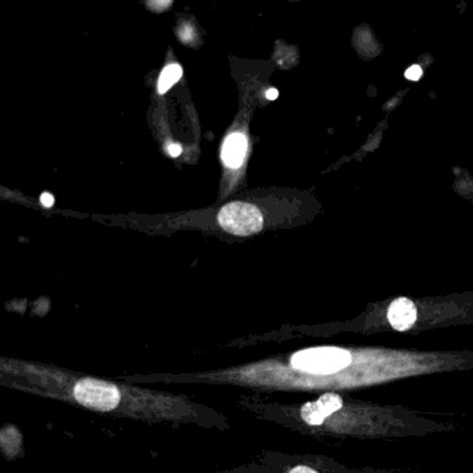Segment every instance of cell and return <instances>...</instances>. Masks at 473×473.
<instances>
[{"mask_svg": "<svg viewBox=\"0 0 473 473\" xmlns=\"http://www.w3.org/2000/svg\"><path fill=\"white\" fill-rule=\"evenodd\" d=\"M181 152H182V149H181V146L176 144V143H171V144L168 146V153H169L171 157H178V156L181 154Z\"/></svg>", "mask_w": 473, "mask_h": 473, "instance_id": "9c48e42d", "label": "cell"}, {"mask_svg": "<svg viewBox=\"0 0 473 473\" xmlns=\"http://www.w3.org/2000/svg\"><path fill=\"white\" fill-rule=\"evenodd\" d=\"M343 407V400L334 393H326L315 403H307L302 408V417L308 425H321L325 418L331 417Z\"/></svg>", "mask_w": 473, "mask_h": 473, "instance_id": "277c9868", "label": "cell"}, {"mask_svg": "<svg viewBox=\"0 0 473 473\" xmlns=\"http://www.w3.org/2000/svg\"><path fill=\"white\" fill-rule=\"evenodd\" d=\"M182 77V67L179 64H171L166 67L160 75L159 92L166 93L171 86L176 84Z\"/></svg>", "mask_w": 473, "mask_h": 473, "instance_id": "52a82bcc", "label": "cell"}, {"mask_svg": "<svg viewBox=\"0 0 473 473\" xmlns=\"http://www.w3.org/2000/svg\"><path fill=\"white\" fill-rule=\"evenodd\" d=\"M74 395L81 405L96 411H112L121 400L115 385L92 378L81 379L74 388Z\"/></svg>", "mask_w": 473, "mask_h": 473, "instance_id": "3957f363", "label": "cell"}, {"mask_svg": "<svg viewBox=\"0 0 473 473\" xmlns=\"http://www.w3.org/2000/svg\"><path fill=\"white\" fill-rule=\"evenodd\" d=\"M218 223L228 233L236 236H250L262 228L261 211L249 203H229L218 214Z\"/></svg>", "mask_w": 473, "mask_h": 473, "instance_id": "7a4b0ae2", "label": "cell"}, {"mask_svg": "<svg viewBox=\"0 0 473 473\" xmlns=\"http://www.w3.org/2000/svg\"><path fill=\"white\" fill-rule=\"evenodd\" d=\"M246 150H248L246 137L243 134H230L223 142V163L228 167H240L245 160Z\"/></svg>", "mask_w": 473, "mask_h": 473, "instance_id": "8992f818", "label": "cell"}, {"mask_svg": "<svg viewBox=\"0 0 473 473\" xmlns=\"http://www.w3.org/2000/svg\"><path fill=\"white\" fill-rule=\"evenodd\" d=\"M422 68L419 65H413L405 71V78L410 81H419L422 78Z\"/></svg>", "mask_w": 473, "mask_h": 473, "instance_id": "ba28073f", "label": "cell"}, {"mask_svg": "<svg viewBox=\"0 0 473 473\" xmlns=\"http://www.w3.org/2000/svg\"><path fill=\"white\" fill-rule=\"evenodd\" d=\"M351 363V356L347 350L337 347H317L307 349L296 353L292 358V365L308 373L331 375L336 373Z\"/></svg>", "mask_w": 473, "mask_h": 473, "instance_id": "6da1fadb", "label": "cell"}, {"mask_svg": "<svg viewBox=\"0 0 473 473\" xmlns=\"http://www.w3.org/2000/svg\"><path fill=\"white\" fill-rule=\"evenodd\" d=\"M41 201H42V204L45 207H52L53 203H55V197L51 195V193H43V195L41 196Z\"/></svg>", "mask_w": 473, "mask_h": 473, "instance_id": "30bf717a", "label": "cell"}, {"mask_svg": "<svg viewBox=\"0 0 473 473\" xmlns=\"http://www.w3.org/2000/svg\"><path fill=\"white\" fill-rule=\"evenodd\" d=\"M289 473H318L317 471H314V469H311V468H308V467H297V468H294V469H292L290 472Z\"/></svg>", "mask_w": 473, "mask_h": 473, "instance_id": "8fae6325", "label": "cell"}, {"mask_svg": "<svg viewBox=\"0 0 473 473\" xmlns=\"http://www.w3.org/2000/svg\"><path fill=\"white\" fill-rule=\"evenodd\" d=\"M278 89H268V92H267V97H268V100H275L277 97H278Z\"/></svg>", "mask_w": 473, "mask_h": 473, "instance_id": "7c38bea8", "label": "cell"}, {"mask_svg": "<svg viewBox=\"0 0 473 473\" xmlns=\"http://www.w3.org/2000/svg\"><path fill=\"white\" fill-rule=\"evenodd\" d=\"M417 317V307L411 300L404 297L393 302L388 312L390 325L400 332L410 329L415 324Z\"/></svg>", "mask_w": 473, "mask_h": 473, "instance_id": "5b68a950", "label": "cell"}]
</instances>
